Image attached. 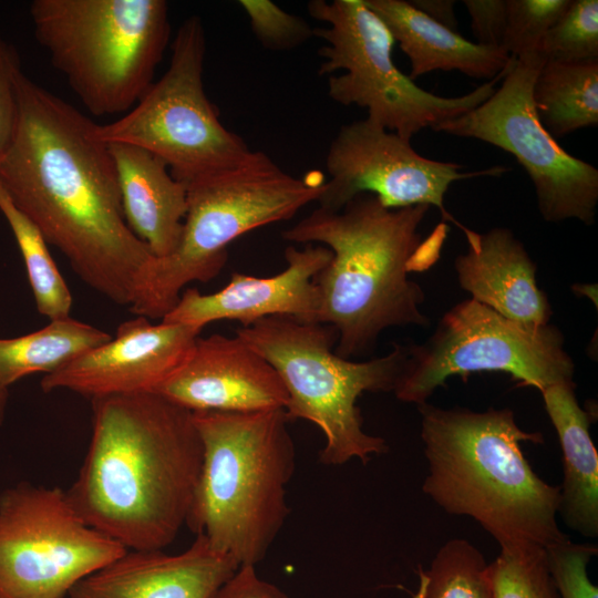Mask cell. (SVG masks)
Masks as SVG:
<instances>
[{
    "mask_svg": "<svg viewBox=\"0 0 598 598\" xmlns=\"http://www.w3.org/2000/svg\"><path fill=\"white\" fill-rule=\"evenodd\" d=\"M547 565L560 598H598V587L588 576V564L598 548L573 543L569 537L545 549Z\"/></svg>",
    "mask_w": 598,
    "mask_h": 598,
    "instance_id": "4dcf8cb0",
    "label": "cell"
},
{
    "mask_svg": "<svg viewBox=\"0 0 598 598\" xmlns=\"http://www.w3.org/2000/svg\"><path fill=\"white\" fill-rule=\"evenodd\" d=\"M9 391H0V426L3 424L7 406H8Z\"/></svg>",
    "mask_w": 598,
    "mask_h": 598,
    "instance_id": "8d00e7d4",
    "label": "cell"
},
{
    "mask_svg": "<svg viewBox=\"0 0 598 598\" xmlns=\"http://www.w3.org/2000/svg\"><path fill=\"white\" fill-rule=\"evenodd\" d=\"M112 336L71 317L49 320L40 330L16 338H0V391L24 377L52 373Z\"/></svg>",
    "mask_w": 598,
    "mask_h": 598,
    "instance_id": "603a6c76",
    "label": "cell"
},
{
    "mask_svg": "<svg viewBox=\"0 0 598 598\" xmlns=\"http://www.w3.org/2000/svg\"><path fill=\"white\" fill-rule=\"evenodd\" d=\"M463 3L471 17L476 43L502 49L507 21V1L464 0Z\"/></svg>",
    "mask_w": 598,
    "mask_h": 598,
    "instance_id": "d6a6232c",
    "label": "cell"
},
{
    "mask_svg": "<svg viewBox=\"0 0 598 598\" xmlns=\"http://www.w3.org/2000/svg\"><path fill=\"white\" fill-rule=\"evenodd\" d=\"M258 42L270 51H289L315 37V28L302 17L289 13L269 0H240Z\"/></svg>",
    "mask_w": 598,
    "mask_h": 598,
    "instance_id": "f546056e",
    "label": "cell"
},
{
    "mask_svg": "<svg viewBox=\"0 0 598 598\" xmlns=\"http://www.w3.org/2000/svg\"><path fill=\"white\" fill-rule=\"evenodd\" d=\"M309 14L327 27L315 28L326 45L319 75L328 76L329 97L367 109V118L410 140L421 130L462 115L486 101L509 71L511 63L474 91L444 97L419 87L393 62L394 39L364 0H312Z\"/></svg>",
    "mask_w": 598,
    "mask_h": 598,
    "instance_id": "9c48e42d",
    "label": "cell"
},
{
    "mask_svg": "<svg viewBox=\"0 0 598 598\" xmlns=\"http://www.w3.org/2000/svg\"><path fill=\"white\" fill-rule=\"evenodd\" d=\"M429 473L422 489L450 515L468 516L499 545L544 549L568 536L558 527L560 487L542 480L520 447L544 442L511 409L483 412L417 405Z\"/></svg>",
    "mask_w": 598,
    "mask_h": 598,
    "instance_id": "3957f363",
    "label": "cell"
},
{
    "mask_svg": "<svg viewBox=\"0 0 598 598\" xmlns=\"http://www.w3.org/2000/svg\"><path fill=\"white\" fill-rule=\"evenodd\" d=\"M364 3L381 19L394 42L410 59L409 78L412 81L436 70H456L467 76L488 81L512 61L504 50L465 39L429 18L410 1L364 0Z\"/></svg>",
    "mask_w": 598,
    "mask_h": 598,
    "instance_id": "44dd1931",
    "label": "cell"
},
{
    "mask_svg": "<svg viewBox=\"0 0 598 598\" xmlns=\"http://www.w3.org/2000/svg\"><path fill=\"white\" fill-rule=\"evenodd\" d=\"M538 56L544 63L598 60V1L571 0L544 35Z\"/></svg>",
    "mask_w": 598,
    "mask_h": 598,
    "instance_id": "83f0119b",
    "label": "cell"
},
{
    "mask_svg": "<svg viewBox=\"0 0 598 598\" xmlns=\"http://www.w3.org/2000/svg\"><path fill=\"white\" fill-rule=\"evenodd\" d=\"M417 10L422 11L432 20L455 31L457 20L455 18V1L451 0H414L410 1Z\"/></svg>",
    "mask_w": 598,
    "mask_h": 598,
    "instance_id": "e575fe53",
    "label": "cell"
},
{
    "mask_svg": "<svg viewBox=\"0 0 598 598\" xmlns=\"http://www.w3.org/2000/svg\"><path fill=\"white\" fill-rule=\"evenodd\" d=\"M121 193L123 214L132 233L155 258L177 247L187 212V187L151 152L126 143H107Z\"/></svg>",
    "mask_w": 598,
    "mask_h": 598,
    "instance_id": "ffe728a7",
    "label": "cell"
},
{
    "mask_svg": "<svg viewBox=\"0 0 598 598\" xmlns=\"http://www.w3.org/2000/svg\"><path fill=\"white\" fill-rule=\"evenodd\" d=\"M126 550L59 487L20 482L0 493V598H64Z\"/></svg>",
    "mask_w": 598,
    "mask_h": 598,
    "instance_id": "7c38bea8",
    "label": "cell"
},
{
    "mask_svg": "<svg viewBox=\"0 0 598 598\" xmlns=\"http://www.w3.org/2000/svg\"><path fill=\"white\" fill-rule=\"evenodd\" d=\"M464 234L467 251L456 257L454 267L471 299L520 323H549L553 310L537 286L536 265L514 234L505 227L484 234L466 228Z\"/></svg>",
    "mask_w": 598,
    "mask_h": 598,
    "instance_id": "d6986e66",
    "label": "cell"
},
{
    "mask_svg": "<svg viewBox=\"0 0 598 598\" xmlns=\"http://www.w3.org/2000/svg\"><path fill=\"white\" fill-rule=\"evenodd\" d=\"M236 336L277 371L288 393L289 421L306 420L320 429L323 464L353 458L365 464L388 452L384 439L363 430L357 400L363 392L393 391L406 357L404 344L393 343L391 352L368 361L343 359L334 352L333 327L283 316L240 327Z\"/></svg>",
    "mask_w": 598,
    "mask_h": 598,
    "instance_id": "8992f818",
    "label": "cell"
},
{
    "mask_svg": "<svg viewBox=\"0 0 598 598\" xmlns=\"http://www.w3.org/2000/svg\"><path fill=\"white\" fill-rule=\"evenodd\" d=\"M91 404V440L68 498L125 549L163 550L186 525L200 471L193 412L155 392Z\"/></svg>",
    "mask_w": 598,
    "mask_h": 598,
    "instance_id": "7a4b0ae2",
    "label": "cell"
},
{
    "mask_svg": "<svg viewBox=\"0 0 598 598\" xmlns=\"http://www.w3.org/2000/svg\"><path fill=\"white\" fill-rule=\"evenodd\" d=\"M0 213L24 261L38 312L49 320L70 317L71 291L38 227L13 204L0 183Z\"/></svg>",
    "mask_w": 598,
    "mask_h": 598,
    "instance_id": "d4e9b609",
    "label": "cell"
},
{
    "mask_svg": "<svg viewBox=\"0 0 598 598\" xmlns=\"http://www.w3.org/2000/svg\"><path fill=\"white\" fill-rule=\"evenodd\" d=\"M576 383L566 381L540 391L563 453L564 478L558 515L581 536H598V453L589 433L592 414L577 400Z\"/></svg>",
    "mask_w": 598,
    "mask_h": 598,
    "instance_id": "7402d4cb",
    "label": "cell"
},
{
    "mask_svg": "<svg viewBox=\"0 0 598 598\" xmlns=\"http://www.w3.org/2000/svg\"><path fill=\"white\" fill-rule=\"evenodd\" d=\"M190 412L285 409L288 393L274 367L238 336L198 337L184 363L155 391Z\"/></svg>",
    "mask_w": 598,
    "mask_h": 598,
    "instance_id": "e0dca14e",
    "label": "cell"
},
{
    "mask_svg": "<svg viewBox=\"0 0 598 598\" xmlns=\"http://www.w3.org/2000/svg\"><path fill=\"white\" fill-rule=\"evenodd\" d=\"M506 1L507 21L502 49L517 60L543 62L538 56L540 42L571 0Z\"/></svg>",
    "mask_w": 598,
    "mask_h": 598,
    "instance_id": "f1b7e54d",
    "label": "cell"
},
{
    "mask_svg": "<svg viewBox=\"0 0 598 598\" xmlns=\"http://www.w3.org/2000/svg\"><path fill=\"white\" fill-rule=\"evenodd\" d=\"M323 185L290 175L261 151L234 168L189 183L181 240L171 255L155 258L143 299L131 312L162 319L188 283L208 282L221 271L234 240L292 218L318 202Z\"/></svg>",
    "mask_w": 598,
    "mask_h": 598,
    "instance_id": "ba28073f",
    "label": "cell"
},
{
    "mask_svg": "<svg viewBox=\"0 0 598 598\" xmlns=\"http://www.w3.org/2000/svg\"><path fill=\"white\" fill-rule=\"evenodd\" d=\"M205 54L203 21L192 16L177 29L166 72L121 118L95 124L96 138L151 152L185 185L244 163L252 151L223 125L218 110L206 95Z\"/></svg>",
    "mask_w": 598,
    "mask_h": 598,
    "instance_id": "30bf717a",
    "label": "cell"
},
{
    "mask_svg": "<svg viewBox=\"0 0 598 598\" xmlns=\"http://www.w3.org/2000/svg\"><path fill=\"white\" fill-rule=\"evenodd\" d=\"M196 535L184 551L126 550L78 582L70 598H213L239 568Z\"/></svg>",
    "mask_w": 598,
    "mask_h": 598,
    "instance_id": "ac0fdd59",
    "label": "cell"
},
{
    "mask_svg": "<svg viewBox=\"0 0 598 598\" xmlns=\"http://www.w3.org/2000/svg\"><path fill=\"white\" fill-rule=\"evenodd\" d=\"M30 17L51 63L96 116L138 102L171 37L164 0H34Z\"/></svg>",
    "mask_w": 598,
    "mask_h": 598,
    "instance_id": "52a82bcc",
    "label": "cell"
},
{
    "mask_svg": "<svg viewBox=\"0 0 598 598\" xmlns=\"http://www.w3.org/2000/svg\"><path fill=\"white\" fill-rule=\"evenodd\" d=\"M561 331L550 323L525 324L503 317L473 299L464 300L439 321L421 344H406V357L393 392L420 405L446 380L475 372H504L539 392L574 381L575 364Z\"/></svg>",
    "mask_w": 598,
    "mask_h": 598,
    "instance_id": "8fae6325",
    "label": "cell"
},
{
    "mask_svg": "<svg viewBox=\"0 0 598 598\" xmlns=\"http://www.w3.org/2000/svg\"><path fill=\"white\" fill-rule=\"evenodd\" d=\"M202 330L136 316L107 342L45 374V393L68 390L90 399L154 392L187 359Z\"/></svg>",
    "mask_w": 598,
    "mask_h": 598,
    "instance_id": "9a60e30c",
    "label": "cell"
},
{
    "mask_svg": "<svg viewBox=\"0 0 598 598\" xmlns=\"http://www.w3.org/2000/svg\"><path fill=\"white\" fill-rule=\"evenodd\" d=\"M429 209V205L388 208L365 193L340 210L318 206L281 233L292 244L321 245L332 252L313 280L321 297L319 323L336 329L339 357L369 353L388 328L430 326L420 309L425 295L408 277Z\"/></svg>",
    "mask_w": 598,
    "mask_h": 598,
    "instance_id": "277c9868",
    "label": "cell"
},
{
    "mask_svg": "<svg viewBox=\"0 0 598 598\" xmlns=\"http://www.w3.org/2000/svg\"><path fill=\"white\" fill-rule=\"evenodd\" d=\"M488 568L494 598H560L542 547L501 548Z\"/></svg>",
    "mask_w": 598,
    "mask_h": 598,
    "instance_id": "4316f807",
    "label": "cell"
},
{
    "mask_svg": "<svg viewBox=\"0 0 598 598\" xmlns=\"http://www.w3.org/2000/svg\"><path fill=\"white\" fill-rule=\"evenodd\" d=\"M213 598H288L276 585L260 578L255 566H240Z\"/></svg>",
    "mask_w": 598,
    "mask_h": 598,
    "instance_id": "836d02e7",
    "label": "cell"
},
{
    "mask_svg": "<svg viewBox=\"0 0 598 598\" xmlns=\"http://www.w3.org/2000/svg\"><path fill=\"white\" fill-rule=\"evenodd\" d=\"M200 471L186 526L239 566L261 561L289 514L296 451L285 409L193 412Z\"/></svg>",
    "mask_w": 598,
    "mask_h": 598,
    "instance_id": "5b68a950",
    "label": "cell"
},
{
    "mask_svg": "<svg viewBox=\"0 0 598 598\" xmlns=\"http://www.w3.org/2000/svg\"><path fill=\"white\" fill-rule=\"evenodd\" d=\"M424 573L427 581L423 598H494L488 564L464 538L447 540Z\"/></svg>",
    "mask_w": 598,
    "mask_h": 598,
    "instance_id": "484cf974",
    "label": "cell"
},
{
    "mask_svg": "<svg viewBox=\"0 0 598 598\" xmlns=\"http://www.w3.org/2000/svg\"><path fill=\"white\" fill-rule=\"evenodd\" d=\"M427 577L424 570L419 568V584L416 590L413 592L412 598H423L425 587H426Z\"/></svg>",
    "mask_w": 598,
    "mask_h": 598,
    "instance_id": "d590c367",
    "label": "cell"
},
{
    "mask_svg": "<svg viewBox=\"0 0 598 598\" xmlns=\"http://www.w3.org/2000/svg\"><path fill=\"white\" fill-rule=\"evenodd\" d=\"M329 179L324 182L319 207L340 210L359 194H373L388 208L414 205L436 207L444 220L460 224L444 205L445 194L456 181L499 176L503 166L462 172L463 166L420 155L411 141L364 120L340 127L326 157Z\"/></svg>",
    "mask_w": 598,
    "mask_h": 598,
    "instance_id": "5bb4252c",
    "label": "cell"
},
{
    "mask_svg": "<svg viewBox=\"0 0 598 598\" xmlns=\"http://www.w3.org/2000/svg\"><path fill=\"white\" fill-rule=\"evenodd\" d=\"M544 63L517 60L482 104L432 127L476 138L511 153L528 174L546 221L578 219L592 225L598 204V169L567 153L542 124L533 87Z\"/></svg>",
    "mask_w": 598,
    "mask_h": 598,
    "instance_id": "4fadbf2b",
    "label": "cell"
},
{
    "mask_svg": "<svg viewBox=\"0 0 598 598\" xmlns=\"http://www.w3.org/2000/svg\"><path fill=\"white\" fill-rule=\"evenodd\" d=\"M331 257V250L321 245L309 244L302 249L289 245L285 250L287 267L281 272L271 277L234 272L224 288L209 295L185 289L162 321L200 330L217 320H236L248 327L272 316L319 322L321 297L313 279Z\"/></svg>",
    "mask_w": 598,
    "mask_h": 598,
    "instance_id": "2e32d148",
    "label": "cell"
},
{
    "mask_svg": "<svg viewBox=\"0 0 598 598\" xmlns=\"http://www.w3.org/2000/svg\"><path fill=\"white\" fill-rule=\"evenodd\" d=\"M21 71L19 55L0 29V156L10 145L18 124L17 79Z\"/></svg>",
    "mask_w": 598,
    "mask_h": 598,
    "instance_id": "1f68e13d",
    "label": "cell"
},
{
    "mask_svg": "<svg viewBox=\"0 0 598 598\" xmlns=\"http://www.w3.org/2000/svg\"><path fill=\"white\" fill-rule=\"evenodd\" d=\"M18 124L0 183L73 271L110 301L136 308L155 260L126 224L117 175L95 124L21 71Z\"/></svg>",
    "mask_w": 598,
    "mask_h": 598,
    "instance_id": "6da1fadb",
    "label": "cell"
},
{
    "mask_svg": "<svg viewBox=\"0 0 598 598\" xmlns=\"http://www.w3.org/2000/svg\"><path fill=\"white\" fill-rule=\"evenodd\" d=\"M537 115L554 138L598 125V60L545 62L534 83Z\"/></svg>",
    "mask_w": 598,
    "mask_h": 598,
    "instance_id": "cb8c5ba5",
    "label": "cell"
}]
</instances>
